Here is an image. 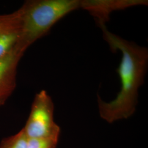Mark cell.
<instances>
[{"mask_svg":"<svg viewBox=\"0 0 148 148\" xmlns=\"http://www.w3.org/2000/svg\"><path fill=\"white\" fill-rule=\"evenodd\" d=\"M103 37L111 51H120L122 58L117 69L121 81V88L116 98L109 102L98 95V106L101 117L112 123L131 116L136 110L138 91L143 85L148 65L147 48L128 41L109 31L106 24H98Z\"/></svg>","mask_w":148,"mask_h":148,"instance_id":"1","label":"cell"},{"mask_svg":"<svg viewBox=\"0 0 148 148\" xmlns=\"http://www.w3.org/2000/svg\"><path fill=\"white\" fill-rule=\"evenodd\" d=\"M80 0H30L19 8L21 32L14 48L24 54L27 49L47 34L64 16L81 8Z\"/></svg>","mask_w":148,"mask_h":148,"instance_id":"2","label":"cell"},{"mask_svg":"<svg viewBox=\"0 0 148 148\" xmlns=\"http://www.w3.org/2000/svg\"><path fill=\"white\" fill-rule=\"evenodd\" d=\"M54 106L51 96L42 90L35 96L25 126L22 129L29 139L45 137L60 132L54 120Z\"/></svg>","mask_w":148,"mask_h":148,"instance_id":"3","label":"cell"},{"mask_svg":"<svg viewBox=\"0 0 148 148\" xmlns=\"http://www.w3.org/2000/svg\"><path fill=\"white\" fill-rule=\"evenodd\" d=\"M23 55L14 47L0 59V107L16 88L18 66Z\"/></svg>","mask_w":148,"mask_h":148,"instance_id":"4","label":"cell"},{"mask_svg":"<svg viewBox=\"0 0 148 148\" xmlns=\"http://www.w3.org/2000/svg\"><path fill=\"white\" fill-rule=\"evenodd\" d=\"M147 3V1L142 0H85L82 1L81 8L88 11L98 24H106L114 11L121 10L133 5H146Z\"/></svg>","mask_w":148,"mask_h":148,"instance_id":"5","label":"cell"},{"mask_svg":"<svg viewBox=\"0 0 148 148\" xmlns=\"http://www.w3.org/2000/svg\"><path fill=\"white\" fill-rule=\"evenodd\" d=\"M21 27L20 8L10 14H0V59L16 46Z\"/></svg>","mask_w":148,"mask_h":148,"instance_id":"6","label":"cell"},{"mask_svg":"<svg viewBox=\"0 0 148 148\" xmlns=\"http://www.w3.org/2000/svg\"><path fill=\"white\" fill-rule=\"evenodd\" d=\"M28 139L21 129L16 134L3 139L0 143V148H27Z\"/></svg>","mask_w":148,"mask_h":148,"instance_id":"7","label":"cell"},{"mask_svg":"<svg viewBox=\"0 0 148 148\" xmlns=\"http://www.w3.org/2000/svg\"><path fill=\"white\" fill-rule=\"evenodd\" d=\"M60 133L45 137L28 139L27 148H56Z\"/></svg>","mask_w":148,"mask_h":148,"instance_id":"8","label":"cell"}]
</instances>
